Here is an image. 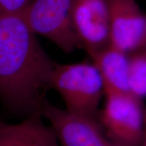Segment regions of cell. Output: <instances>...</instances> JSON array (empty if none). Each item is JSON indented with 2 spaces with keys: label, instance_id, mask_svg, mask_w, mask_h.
Listing matches in <instances>:
<instances>
[{
  "label": "cell",
  "instance_id": "obj_1",
  "mask_svg": "<svg viewBox=\"0 0 146 146\" xmlns=\"http://www.w3.org/2000/svg\"><path fill=\"white\" fill-rule=\"evenodd\" d=\"M21 13L0 14V99L27 117L41 116L56 64Z\"/></svg>",
  "mask_w": 146,
  "mask_h": 146
},
{
  "label": "cell",
  "instance_id": "obj_2",
  "mask_svg": "<svg viewBox=\"0 0 146 146\" xmlns=\"http://www.w3.org/2000/svg\"><path fill=\"white\" fill-rule=\"evenodd\" d=\"M50 89L61 96L67 110L98 118L105 91L101 74L92 62H56L51 75Z\"/></svg>",
  "mask_w": 146,
  "mask_h": 146
},
{
  "label": "cell",
  "instance_id": "obj_3",
  "mask_svg": "<svg viewBox=\"0 0 146 146\" xmlns=\"http://www.w3.org/2000/svg\"><path fill=\"white\" fill-rule=\"evenodd\" d=\"M76 0H32L21 12L29 28L66 53L80 49L73 25Z\"/></svg>",
  "mask_w": 146,
  "mask_h": 146
},
{
  "label": "cell",
  "instance_id": "obj_4",
  "mask_svg": "<svg viewBox=\"0 0 146 146\" xmlns=\"http://www.w3.org/2000/svg\"><path fill=\"white\" fill-rule=\"evenodd\" d=\"M98 120L111 141L117 146H143L145 133L143 100L131 93L105 96Z\"/></svg>",
  "mask_w": 146,
  "mask_h": 146
},
{
  "label": "cell",
  "instance_id": "obj_5",
  "mask_svg": "<svg viewBox=\"0 0 146 146\" xmlns=\"http://www.w3.org/2000/svg\"><path fill=\"white\" fill-rule=\"evenodd\" d=\"M41 116L50 123L60 146H117L107 136L97 118L61 109L47 100Z\"/></svg>",
  "mask_w": 146,
  "mask_h": 146
},
{
  "label": "cell",
  "instance_id": "obj_6",
  "mask_svg": "<svg viewBox=\"0 0 146 146\" xmlns=\"http://www.w3.org/2000/svg\"><path fill=\"white\" fill-rule=\"evenodd\" d=\"M73 25L80 49L85 50L89 56L110 45L106 0H76Z\"/></svg>",
  "mask_w": 146,
  "mask_h": 146
},
{
  "label": "cell",
  "instance_id": "obj_7",
  "mask_svg": "<svg viewBox=\"0 0 146 146\" xmlns=\"http://www.w3.org/2000/svg\"><path fill=\"white\" fill-rule=\"evenodd\" d=\"M110 18V45L131 54L141 47L146 15L136 0H106Z\"/></svg>",
  "mask_w": 146,
  "mask_h": 146
},
{
  "label": "cell",
  "instance_id": "obj_8",
  "mask_svg": "<svg viewBox=\"0 0 146 146\" xmlns=\"http://www.w3.org/2000/svg\"><path fill=\"white\" fill-rule=\"evenodd\" d=\"M89 57L101 74L105 96L130 93L129 54L110 45Z\"/></svg>",
  "mask_w": 146,
  "mask_h": 146
},
{
  "label": "cell",
  "instance_id": "obj_9",
  "mask_svg": "<svg viewBox=\"0 0 146 146\" xmlns=\"http://www.w3.org/2000/svg\"><path fill=\"white\" fill-rule=\"evenodd\" d=\"M0 146H60L54 130L41 116L27 117L14 125L0 127Z\"/></svg>",
  "mask_w": 146,
  "mask_h": 146
},
{
  "label": "cell",
  "instance_id": "obj_10",
  "mask_svg": "<svg viewBox=\"0 0 146 146\" xmlns=\"http://www.w3.org/2000/svg\"><path fill=\"white\" fill-rule=\"evenodd\" d=\"M129 84L131 94L146 98V47L129 54Z\"/></svg>",
  "mask_w": 146,
  "mask_h": 146
},
{
  "label": "cell",
  "instance_id": "obj_11",
  "mask_svg": "<svg viewBox=\"0 0 146 146\" xmlns=\"http://www.w3.org/2000/svg\"><path fill=\"white\" fill-rule=\"evenodd\" d=\"M32 0H0V14L23 12Z\"/></svg>",
  "mask_w": 146,
  "mask_h": 146
},
{
  "label": "cell",
  "instance_id": "obj_12",
  "mask_svg": "<svg viewBox=\"0 0 146 146\" xmlns=\"http://www.w3.org/2000/svg\"><path fill=\"white\" fill-rule=\"evenodd\" d=\"M146 47V28H145V35H144V37H143V42H142L141 48H142V47ZM141 48H140V49H141Z\"/></svg>",
  "mask_w": 146,
  "mask_h": 146
},
{
  "label": "cell",
  "instance_id": "obj_13",
  "mask_svg": "<svg viewBox=\"0 0 146 146\" xmlns=\"http://www.w3.org/2000/svg\"><path fill=\"white\" fill-rule=\"evenodd\" d=\"M143 146H146V129H145V138H144V141H143Z\"/></svg>",
  "mask_w": 146,
  "mask_h": 146
},
{
  "label": "cell",
  "instance_id": "obj_14",
  "mask_svg": "<svg viewBox=\"0 0 146 146\" xmlns=\"http://www.w3.org/2000/svg\"><path fill=\"white\" fill-rule=\"evenodd\" d=\"M3 124H4V123H3V122H2V121H1V120H0V127H1V126H2V125H3Z\"/></svg>",
  "mask_w": 146,
  "mask_h": 146
},
{
  "label": "cell",
  "instance_id": "obj_15",
  "mask_svg": "<svg viewBox=\"0 0 146 146\" xmlns=\"http://www.w3.org/2000/svg\"><path fill=\"white\" fill-rule=\"evenodd\" d=\"M145 129H146V110H145Z\"/></svg>",
  "mask_w": 146,
  "mask_h": 146
}]
</instances>
